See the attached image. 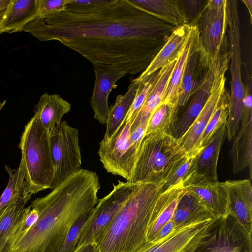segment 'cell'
Masks as SVG:
<instances>
[{"mask_svg": "<svg viewBox=\"0 0 252 252\" xmlns=\"http://www.w3.org/2000/svg\"><path fill=\"white\" fill-rule=\"evenodd\" d=\"M90 212L80 217L74 224L58 252H73L75 251L77 246L80 231L88 219Z\"/></svg>", "mask_w": 252, "mask_h": 252, "instance_id": "37", "label": "cell"}, {"mask_svg": "<svg viewBox=\"0 0 252 252\" xmlns=\"http://www.w3.org/2000/svg\"><path fill=\"white\" fill-rule=\"evenodd\" d=\"M199 152L187 155L162 182V191L182 182L189 174L195 157Z\"/></svg>", "mask_w": 252, "mask_h": 252, "instance_id": "35", "label": "cell"}, {"mask_svg": "<svg viewBox=\"0 0 252 252\" xmlns=\"http://www.w3.org/2000/svg\"><path fill=\"white\" fill-rule=\"evenodd\" d=\"M241 1L246 6L250 16V23H252V0H242Z\"/></svg>", "mask_w": 252, "mask_h": 252, "instance_id": "45", "label": "cell"}, {"mask_svg": "<svg viewBox=\"0 0 252 252\" xmlns=\"http://www.w3.org/2000/svg\"><path fill=\"white\" fill-rule=\"evenodd\" d=\"M177 28L131 0H108L89 13L36 19L22 31L41 41L60 42L88 60L94 71L134 75L146 69Z\"/></svg>", "mask_w": 252, "mask_h": 252, "instance_id": "1", "label": "cell"}, {"mask_svg": "<svg viewBox=\"0 0 252 252\" xmlns=\"http://www.w3.org/2000/svg\"><path fill=\"white\" fill-rule=\"evenodd\" d=\"M185 192L186 189L183 183H179L150 226L147 233L148 243L152 242L161 228L172 219L177 205Z\"/></svg>", "mask_w": 252, "mask_h": 252, "instance_id": "31", "label": "cell"}, {"mask_svg": "<svg viewBox=\"0 0 252 252\" xmlns=\"http://www.w3.org/2000/svg\"><path fill=\"white\" fill-rule=\"evenodd\" d=\"M139 84V82L133 79L127 92L124 95H118L114 104L109 107L103 140L111 138L120 127L132 103Z\"/></svg>", "mask_w": 252, "mask_h": 252, "instance_id": "26", "label": "cell"}, {"mask_svg": "<svg viewBox=\"0 0 252 252\" xmlns=\"http://www.w3.org/2000/svg\"><path fill=\"white\" fill-rule=\"evenodd\" d=\"M131 122H123L113 137L100 142L98 155L105 169L130 182L138 149L130 140Z\"/></svg>", "mask_w": 252, "mask_h": 252, "instance_id": "8", "label": "cell"}, {"mask_svg": "<svg viewBox=\"0 0 252 252\" xmlns=\"http://www.w3.org/2000/svg\"><path fill=\"white\" fill-rule=\"evenodd\" d=\"M229 100L230 93L226 89L193 152L200 151L217 131L226 123L228 116Z\"/></svg>", "mask_w": 252, "mask_h": 252, "instance_id": "29", "label": "cell"}, {"mask_svg": "<svg viewBox=\"0 0 252 252\" xmlns=\"http://www.w3.org/2000/svg\"><path fill=\"white\" fill-rule=\"evenodd\" d=\"M158 19L178 27L188 24L179 0H131Z\"/></svg>", "mask_w": 252, "mask_h": 252, "instance_id": "25", "label": "cell"}, {"mask_svg": "<svg viewBox=\"0 0 252 252\" xmlns=\"http://www.w3.org/2000/svg\"><path fill=\"white\" fill-rule=\"evenodd\" d=\"M50 144L55 168L52 189L74 172L80 169L81 154L78 130L62 121L50 134Z\"/></svg>", "mask_w": 252, "mask_h": 252, "instance_id": "9", "label": "cell"}, {"mask_svg": "<svg viewBox=\"0 0 252 252\" xmlns=\"http://www.w3.org/2000/svg\"><path fill=\"white\" fill-rule=\"evenodd\" d=\"M69 0H39V17L44 18L66 10Z\"/></svg>", "mask_w": 252, "mask_h": 252, "instance_id": "40", "label": "cell"}, {"mask_svg": "<svg viewBox=\"0 0 252 252\" xmlns=\"http://www.w3.org/2000/svg\"><path fill=\"white\" fill-rule=\"evenodd\" d=\"M211 217H214L201 202L192 193L186 190L172 220L177 228L200 219Z\"/></svg>", "mask_w": 252, "mask_h": 252, "instance_id": "27", "label": "cell"}, {"mask_svg": "<svg viewBox=\"0 0 252 252\" xmlns=\"http://www.w3.org/2000/svg\"><path fill=\"white\" fill-rule=\"evenodd\" d=\"M227 0H208L198 28L205 61L209 67L217 58L227 40Z\"/></svg>", "mask_w": 252, "mask_h": 252, "instance_id": "11", "label": "cell"}, {"mask_svg": "<svg viewBox=\"0 0 252 252\" xmlns=\"http://www.w3.org/2000/svg\"><path fill=\"white\" fill-rule=\"evenodd\" d=\"M138 183L119 180L117 184H113L112 190L99 199L90 212L80 231L77 248L85 244H98Z\"/></svg>", "mask_w": 252, "mask_h": 252, "instance_id": "7", "label": "cell"}, {"mask_svg": "<svg viewBox=\"0 0 252 252\" xmlns=\"http://www.w3.org/2000/svg\"><path fill=\"white\" fill-rule=\"evenodd\" d=\"M6 102V100H5L2 102L0 101V111L2 109L4 106L5 105V103Z\"/></svg>", "mask_w": 252, "mask_h": 252, "instance_id": "46", "label": "cell"}, {"mask_svg": "<svg viewBox=\"0 0 252 252\" xmlns=\"http://www.w3.org/2000/svg\"><path fill=\"white\" fill-rule=\"evenodd\" d=\"M230 152L232 171L237 174L246 168L249 170L250 180L252 178V119L241 128L233 139Z\"/></svg>", "mask_w": 252, "mask_h": 252, "instance_id": "23", "label": "cell"}, {"mask_svg": "<svg viewBox=\"0 0 252 252\" xmlns=\"http://www.w3.org/2000/svg\"><path fill=\"white\" fill-rule=\"evenodd\" d=\"M176 61L160 69L159 76L141 109L131 122V131L140 124H148L152 114L163 102L166 87Z\"/></svg>", "mask_w": 252, "mask_h": 252, "instance_id": "24", "label": "cell"}, {"mask_svg": "<svg viewBox=\"0 0 252 252\" xmlns=\"http://www.w3.org/2000/svg\"><path fill=\"white\" fill-rule=\"evenodd\" d=\"M95 80L90 98V104L94 112V117L102 124H106L109 112L108 97L116 82L126 75L122 72L98 70L94 71Z\"/></svg>", "mask_w": 252, "mask_h": 252, "instance_id": "20", "label": "cell"}, {"mask_svg": "<svg viewBox=\"0 0 252 252\" xmlns=\"http://www.w3.org/2000/svg\"><path fill=\"white\" fill-rule=\"evenodd\" d=\"M238 1H226V17L227 40L230 53L229 68L231 76L228 116L226 123V136L232 141L241 121L244 85L242 80V59L240 48V21Z\"/></svg>", "mask_w": 252, "mask_h": 252, "instance_id": "6", "label": "cell"}, {"mask_svg": "<svg viewBox=\"0 0 252 252\" xmlns=\"http://www.w3.org/2000/svg\"><path fill=\"white\" fill-rule=\"evenodd\" d=\"M189 46V38L184 49L175 63L166 87L162 103L171 104L177 106L178 107L179 90Z\"/></svg>", "mask_w": 252, "mask_h": 252, "instance_id": "32", "label": "cell"}, {"mask_svg": "<svg viewBox=\"0 0 252 252\" xmlns=\"http://www.w3.org/2000/svg\"><path fill=\"white\" fill-rule=\"evenodd\" d=\"M226 123L217 131L210 141L195 157L186 177L195 176L217 181L218 158L222 145L226 137Z\"/></svg>", "mask_w": 252, "mask_h": 252, "instance_id": "19", "label": "cell"}, {"mask_svg": "<svg viewBox=\"0 0 252 252\" xmlns=\"http://www.w3.org/2000/svg\"><path fill=\"white\" fill-rule=\"evenodd\" d=\"M225 190L229 214L249 234L252 233V186L250 179L220 182Z\"/></svg>", "mask_w": 252, "mask_h": 252, "instance_id": "17", "label": "cell"}, {"mask_svg": "<svg viewBox=\"0 0 252 252\" xmlns=\"http://www.w3.org/2000/svg\"><path fill=\"white\" fill-rule=\"evenodd\" d=\"M100 188L95 172L80 169L33 200L30 205L38 211V218L10 252H58L78 220L97 204Z\"/></svg>", "mask_w": 252, "mask_h": 252, "instance_id": "2", "label": "cell"}, {"mask_svg": "<svg viewBox=\"0 0 252 252\" xmlns=\"http://www.w3.org/2000/svg\"><path fill=\"white\" fill-rule=\"evenodd\" d=\"M31 208L12 204L0 217V252H10L14 232Z\"/></svg>", "mask_w": 252, "mask_h": 252, "instance_id": "28", "label": "cell"}, {"mask_svg": "<svg viewBox=\"0 0 252 252\" xmlns=\"http://www.w3.org/2000/svg\"><path fill=\"white\" fill-rule=\"evenodd\" d=\"M10 0H0V26L9 4Z\"/></svg>", "mask_w": 252, "mask_h": 252, "instance_id": "44", "label": "cell"}, {"mask_svg": "<svg viewBox=\"0 0 252 252\" xmlns=\"http://www.w3.org/2000/svg\"><path fill=\"white\" fill-rule=\"evenodd\" d=\"M182 183L185 189L192 193L215 219L229 215L227 195L220 182L191 176Z\"/></svg>", "mask_w": 252, "mask_h": 252, "instance_id": "15", "label": "cell"}, {"mask_svg": "<svg viewBox=\"0 0 252 252\" xmlns=\"http://www.w3.org/2000/svg\"><path fill=\"white\" fill-rule=\"evenodd\" d=\"M178 111L176 105L161 103L151 115L145 135L154 133L172 134L178 119Z\"/></svg>", "mask_w": 252, "mask_h": 252, "instance_id": "30", "label": "cell"}, {"mask_svg": "<svg viewBox=\"0 0 252 252\" xmlns=\"http://www.w3.org/2000/svg\"><path fill=\"white\" fill-rule=\"evenodd\" d=\"M207 1L208 0H179L181 8L187 17L188 24L191 26H198Z\"/></svg>", "mask_w": 252, "mask_h": 252, "instance_id": "36", "label": "cell"}, {"mask_svg": "<svg viewBox=\"0 0 252 252\" xmlns=\"http://www.w3.org/2000/svg\"><path fill=\"white\" fill-rule=\"evenodd\" d=\"M73 252H102L97 243L83 244L77 248Z\"/></svg>", "mask_w": 252, "mask_h": 252, "instance_id": "43", "label": "cell"}, {"mask_svg": "<svg viewBox=\"0 0 252 252\" xmlns=\"http://www.w3.org/2000/svg\"><path fill=\"white\" fill-rule=\"evenodd\" d=\"M5 169L9 175V181L0 198V217L11 204H16L24 207L27 203L23 193L16 184L17 169L13 170L8 165H5Z\"/></svg>", "mask_w": 252, "mask_h": 252, "instance_id": "33", "label": "cell"}, {"mask_svg": "<svg viewBox=\"0 0 252 252\" xmlns=\"http://www.w3.org/2000/svg\"><path fill=\"white\" fill-rule=\"evenodd\" d=\"M224 58L225 55L220 53L210 66L203 83L177 119L172 133L175 139H179L185 134L202 111L211 94L215 78Z\"/></svg>", "mask_w": 252, "mask_h": 252, "instance_id": "16", "label": "cell"}, {"mask_svg": "<svg viewBox=\"0 0 252 252\" xmlns=\"http://www.w3.org/2000/svg\"><path fill=\"white\" fill-rule=\"evenodd\" d=\"M186 155L179 140L172 134L145 135L129 182L162 183Z\"/></svg>", "mask_w": 252, "mask_h": 252, "instance_id": "5", "label": "cell"}, {"mask_svg": "<svg viewBox=\"0 0 252 252\" xmlns=\"http://www.w3.org/2000/svg\"><path fill=\"white\" fill-rule=\"evenodd\" d=\"M189 46L179 90L178 108L184 107L203 83L209 66L201 45L198 26H192Z\"/></svg>", "mask_w": 252, "mask_h": 252, "instance_id": "13", "label": "cell"}, {"mask_svg": "<svg viewBox=\"0 0 252 252\" xmlns=\"http://www.w3.org/2000/svg\"><path fill=\"white\" fill-rule=\"evenodd\" d=\"M175 228L174 222L171 219L161 228L155 239L152 242L156 241L162 239L170 234Z\"/></svg>", "mask_w": 252, "mask_h": 252, "instance_id": "42", "label": "cell"}, {"mask_svg": "<svg viewBox=\"0 0 252 252\" xmlns=\"http://www.w3.org/2000/svg\"><path fill=\"white\" fill-rule=\"evenodd\" d=\"M191 29V26L189 24L177 27L146 69L133 80L141 82L155 72L176 61L188 41Z\"/></svg>", "mask_w": 252, "mask_h": 252, "instance_id": "18", "label": "cell"}, {"mask_svg": "<svg viewBox=\"0 0 252 252\" xmlns=\"http://www.w3.org/2000/svg\"><path fill=\"white\" fill-rule=\"evenodd\" d=\"M215 220L200 219L176 228L162 239L148 243L138 252H196Z\"/></svg>", "mask_w": 252, "mask_h": 252, "instance_id": "12", "label": "cell"}, {"mask_svg": "<svg viewBox=\"0 0 252 252\" xmlns=\"http://www.w3.org/2000/svg\"><path fill=\"white\" fill-rule=\"evenodd\" d=\"M247 72V79L244 85V95L242 99V109L240 123L246 124L252 119V77L251 73Z\"/></svg>", "mask_w": 252, "mask_h": 252, "instance_id": "39", "label": "cell"}, {"mask_svg": "<svg viewBox=\"0 0 252 252\" xmlns=\"http://www.w3.org/2000/svg\"><path fill=\"white\" fill-rule=\"evenodd\" d=\"M196 252H252V235L229 214L216 219Z\"/></svg>", "mask_w": 252, "mask_h": 252, "instance_id": "10", "label": "cell"}, {"mask_svg": "<svg viewBox=\"0 0 252 252\" xmlns=\"http://www.w3.org/2000/svg\"><path fill=\"white\" fill-rule=\"evenodd\" d=\"M19 147L22 164L31 195L52 189L55 168L48 132L35 115L25 125Z\"/></svg>", "mask_w": 252, "mask_h": 252, "instance_id": "4", "label": "cell"}, {"mask_svg": "<svg viewBox=\"0 0 252 252\" xmlns=\"http://www.w3.org/2000/svg\"><path fill=\"white\" fill-rule=\"evenodd\" d=\"M148 124H140L130 131V140L132 144L139 150L146 133Z\"/></svg>", "mask_w": 252, "mask_h": 252, "instance_id": "41", "label": "cell"}, {"mask_svg": "<svg viewBox=\"0 0 252 252\" xmlns=\"http://www.w3.org/2000/svg\"><path fill=\"white\" fill-rule=\"evenodd\" d=\"M70 110V103L59 94L45 93L35 106L34 115L37 116L50 134L60 126L62 117Z\"/></svg>", "mask_w": 252, "mask_h": 252, "instance_id": "22", "label": "cell"}, {"mask_svg": "<svg viewBox=\"0 0 252 252\" xmlns=\"http://www.w3.org/2000/svg\"><path fill=\"white\" fill-rule=\"evenodd\" d=\"M162 183H138L99 240L102 252H138L148 244L154 210Z\"/></svg>", "mask_w": 252, "mask_h": 252, "instance_id": "3", "label": "cell"}, {"mask_svg": "<svg viewBox=\"0 0 252 252\" xmlns=\"http://www.w3.org/2000/svg\"><path fill=\"white\" fill-rule=\"evenodd\" d=\"M229 62L230 53L225 58L220 66L214 82L211 94L202 111L185 134L178 139L187 155L191 154L194 150L212 114L226 90L225 73L228 69Z\"/></svg>", "mask_w": 252, "mask_h": 252, "instance_id": "14", "label": "cell"}, {"mask_svg": "<svg viewBox=\"0 0 252 252\" xmlns=\"http://www.w3.org/2000/svg\"><path fill=\"white\" fill-rule=\"evenodd\" d=\"M39 17V0H10L0 26V34L22 31L28 23Z\"/></svg>", "mask_w": 252, "mask_h": 252, "instance_id": "21", "label": "cell"}, {"mask_svg": "<svg viewBox=\"0 0 252 252\" xmlns=\"http://www.w3.org/2000/svg\"><path fill=\"white\" fill-rule=\"evenodd\" d=\"M160 70L152 74L140 82L132 103L123 122H132L141 109L149 93L158 79Z\"/></svg>", "mask_w": 252, "mask_h": 252, "instance_id": "34", "label": "cell"}, {"mask_svg": "<svg viewBox=\"0 0 252 252\" xmlns=\"http://www.w3.org/2000/svg\"><path fill=\"white\" fill-rule=\"evenodd\" d=\"M108 1V0H69L65 11L76 14L89 13L99 8Z\"/></svg>", "mask_w": 252, "mask_h": 252, "instance_id": "38", "label": "cell"}]
</instances>
